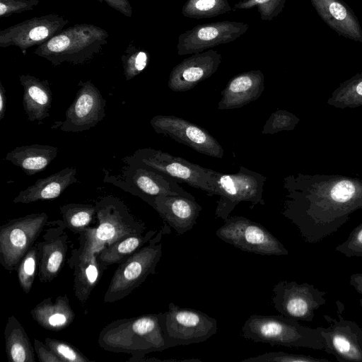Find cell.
<instances>
[{
    "label": "cell",
    "mask_w": 362,
    "mask_h": 362,
    "mask_svg": "<svg viewBox=\"0 0 362 362\" xmlns=\"http://www.w3.org/2000/svg\"><path fill=\"white\" fill-rule=\"evenodd\" d=\"M162 313L118 319L100 332L98 344L107 351L132 355L129 361H141L145 355L168 348L162 324Z\"/></svg>",
    "instance_id": "obj_1"
},
{
    "label": "cell",
    "mask_w": 362,
    "mask_h": 362,
    "mask_svg": "<svg viewBox=\"0 0 362 362\" xmlns=\"http://www.w3.org/2000/svg\"><path fill=\"white\" fill-rule=\"evenodd\" d=\"M98 226L90 227L80 234V245L72 251L87 256L127 236L144 233L146 226L130 212L125 203L107 195L95 203Z\"/></svg>",
    "instance_id": "obj_2"
},
{
    "label": "cell",
    "mask_w": 362,
    "mask_h": 362,
    "mask_svg": "<svg viewBox=\"0 0 362 362\" xmlns=\"http://www.w3.org/2000/svg\"><path fill=\"white\" fill-rule=\"evenodd\" d=\"M108 33L99 26L74 24L37 46L33 53L54 66L63 63L83 64L101 52L108 42Z\"/></svg>",
    "instance_id": "obj_3"
},
{
    "label": "cell",
    "mask_w": 362,
    "mask_h": 362,
    "mask_svg": "<svg viewBox=\"0 0 362 362\" xmlns=\"http://www.w3.org/2000/svg\"><path fill=\"white\" fill-rule=\"evenodd\" d=\"M240 335L255 342L271 346L324 350V339L318 327L300 325L298 320L279 315L254 314L245 322Z\"/></svg>",
    "instance_id": "obj_4"
},
{
    "label": "cell",
    "mask_w": 362,
    "mask_h": 362,
    "mask_svg": "<svg viewBox=\"0 0 362 362\" xmlns=\"http://www.w3.org/2000/svg\"><path fill=\"white\" fill-rule=\"evenodd\" d=\"M170 233V226L164 222L162 228L146 245L119 264L104 295L105 303L122 300L140 286L149 275L156 274V268L162 257V238Z\"/></svg>",
    "instance_id": "obj_5"
},
{
    "label": "cell",
    "mask_w": 362,
    "mask_h": 362,
    "mask_svg": "<svg viewBox=\"0 0 362 362\" xmlns=\"http://www.w3.org/2000/svg\"><path fill=\"white\" fill-rule=\"evenodd\" d=\"M267 177L263 175L240 166L235 173L228 174L209 169L208 178L211 196L218 195L215 211L216 218L226 221L235 207L242 202L264 205L263 187Z\"/></svg>",
    "instance_id": "obj_6"
},
{
    "label": "cell",
    "mask_w": 362,
    "mask_h": 362,
    "mask_svg": "<svg viewBox=\"0 0 362 362\" xmlns=\"http://www.w3.org/2000/svg\"><path fill=\"white\" fill-rule=\"evenodd\" d=\"M125 164L143 167L165 175L179 183H185L205 191L211 196L208 178L209 168L194 164L186 159L160 150L140 148L124 158Z\"/></svg>",
    "instance_id": "obj_7"
},
{
    "label": "cell",
    "mask_w": 362,
    "mask_h": 362,
    "mask_svg": "<svg viewBox=\"0 0 362 362\" xmlns=\"http://www.w3.org/2000/svg\"><path fill=\"white\" fill-rule=\"evenodd\" d=\"M126 165L119 175H112L103 169L104 182L139 197L153 208L156 198L160 195L182 196L196 200L178 182L143 167Z\"/></svg>",
    "instance_id": "obj_8"
},
{
    "label": "cell",
    "mask_w": 362,
    "mask_h": 362,
    "mask_svg": "<svg viewBox=\"0 0 362 362\" xmlns=\"http://www.w3.org/2000/svg\"><path fill=\"white\" fill-rule=\"evenodd\" d=\"M161 324L168 348L187 346L207 340L217 332V320L195 309L173 303L162 313Z\"/></svg>",
    "instance_id": "obj_9"
},
{
    "label": "cell",
    "mask_w": 362,
    "mask_h": 362,
    "mask_svg": "<svg viewBox=\"0 0 362 362\" xmlns=\"http://www.w3.org/2000/svg\"><path fill=\"white\" fill-rule=\"evenodd\" d=\"M48 223L45 212L33 213L8 220L0 228V263L9 273L35 245Z\"/></svg>",
    "instance_id": "obj_10"
},
{
    "label": "cell",
    "mask_w": 362,
    "mask_h": 362,
    "mask_svg": "<svg viewBox=\"0 0 362 362\" xmlns=\"http://www.w3.org/2000/svg\"><path fill=\"white\" fill-rule=\"evenodd\" d=\"M216 234L223 241L244 252L261 255L288 254L284 245L264 226L244 216H228Z\"/></svg>",
    "instance_id": "obj_11"
},
{
    "label": "cell",
    "mask_w": 362,
    "mask_h": 362,
    "mask_svg": "<svg viewBox=\"0 0 362 362\" xmlns=\"http://www.w3.org/2000/svg\"><path fill=\"white\" fill-rule=\"evenodd\" d=\"M327 293L308 283L281 281L273 288L272 302L281 315L312 322L315 312L326 303Z\"/></svg>",
    "instance_id": "obj_12"
},
{
    "label": "cell",
    "mask_w": 362,
    "mask_h": 362,
    "mask_svg": "<svg viewBox=\"0 0 362 362\" xmlns=\"http://www.w3.org/2000/svg\"><path fill=\"white\" fill-rule=\"evenodd\" d=\"M337 317L324 315L328 326L319 327L324 339V351L340 362H362V328L342 316L344 305L336 301Z\"/></svg>",
    "instance_id": "obj_13"
},
{
    "label": "cell",
    "mask_w": 362,
    "mask_h": 362,
    "mask_svg": "<svg viewBox=\"0 0 362 362\" xmlns=\"http://www.w3.org/2000/svg\"><path fill=\"white\" fill-rule=\"evenodd\" d=\"M76 97L67 108L65 119L57 122L52 129L65 132H81L96 126L105 116L106 100L90 81H80Z\"/></svg>",
    "instance_id": "obj_14"
},
{
    "label": "cell",
    "mask_w": 362,
    "mask_h": 362,
    "mask_svg": "<svg viewBox=\"0 0 362 362\" xmlns=\"http://www.w3.org/2000/svg\"><path fill=\"white\" fill-rule=\"evenodd\" d=\"M157 134L173 140L206 156L222 158L224 151L219 142L205 129L174 115H158L150 121Z\"/></svg>",
    "instance_id": "obj_15"
},
{
    "label": "cell",
    "mask_w": 362,
    "mask_h": 362,
    "mask_svg": "<svg viewBox=\"0 0 362 362\" xmlns=\"http://www.w3.org/2000/svg\"><path fill=\"white\" fill-rule=\"evenodd\" d=\"M248 28L247 23L229 21L199 24L178 36L177 53L180 56L192 54L233 42Z\"/></svg>",
    "instance_id": "obj_16"
},
{
    "label": "cell",
    "mask_w": 362,
    "mask_h": 362,
    "mask_svg": "<svg viewBox=\"0 0 362 362\" xmlns=\"http://www.w3.org/2000/svg\"><path fill=\"white\" fill-rule=\"evenodd\" d=\"M69 23L64 16L47 14L35 16L0 30V47H18L23 54L60 33Z\"/></svg>",
    "instance_id": "obj_17"
},
{
    "label": "cell",
    "mask_w": 362,
    "mask_h": 362,
    "mask_svg": "<svg viewBox=\"0 0 362 362\" xmlns=\"http://www.w3.org/2000/svg\"><path fill=\"white\" fill-rule=\"evenodd\" d=\"M48 227L37 243L38 250V277L42 283H49L64 267L69 250V236L60 220L48 222Z\"/></svg>",
    "instance_id": "obj_18"
},
{
    "label": "cell",
    "mask_w": 362,
    "mask_h": 362,
    "mask_svg": "<svg viewBox=\"0 0 362 362\" xmlns=\"http://www.w3.org/2000/svg\"><path fill=\"white\" fill-rule=\"evenodd\" d=\"M221 58V54L213 49L192 54L173 68L168 81V88L175 92L192 89L218 70Z\"/></svg>",
    "instance_id": "obj_19"
},
{
    "label": "cell",
    "mask_w": 362,
    "mask_h": 362,
    "mask_svg": "<svg viewBox=\"0 0 362 362\" xmlns=\"http://www.w3.org/2000/svg\"><path fill=\"white\" fill-rule=\"evenodd\" d=\"M264 90V76L259 70H250L234 76L221 91L218 103L220 110L240 108L257 100Z\"/></svg>",
    "instance_id": "obj_20"
},
{
    "label": "cell",
    "mask_w": 362,
    "mask_h": 362,
    "mask_svg": "<svg viewBox=\"0 0 362 362\" xmlns=\"http://www.w3.org/2000/svg\"><path fill=\"white\" fill-rule=\"evenodd\" d=\"M153 209L170 227L178 234H184L197 223L202 207L191 199L176 195H160Z\"/></svg>",
    "instance_id": "obj_21"
},
{
    "label": "cell",
    "mask_w": 362,
    "mask_h": 362,
    "mask_svg": "<svg viewBox=\"0 0 362 362\" xmlns=\"http://www.w3.org/2000/svg\"><path fill=\"white\" fill-rule=\"evenodd\" d=\"M76 169L66 167L48 177L38 179L33 185L21 190L13 199L15 204H30L59 197L71 185L78 182Z\"/></svg>",
    "instance_id": "obj_22"
},
{
    "label": "cell",
    "mask_w": 362,
    "mask_h": 362,
    "mask_svg": "<svg viewBox=\"0 0 362 362\" xmlns=\"http://www.w3.org/2000/svg\"><path fill=\"white\" fill-rule=\"evenodd\" d=\"M19 81L23 87V107L28 120L42 124L49 116L52 93L47 80L30 75L21 74Z\"/></svg>",
    "instance_id": "obj_23"
},
{
    "label": "cell",
    "mask_w": 362,
    "mask_h": 362,
    "mask_svg": "<svg viewBox=\"0 0 362 362\" xmlns=\"http://www.w3.org/2000/svg\"><path fill=\"white\" fill-rule=\"evenodd\" d=\"M322 19L338 34L362 42V30L352 11L340 0H310Z\"/></svg>",
    "instance_id": "obj_24"
},
{
    "label": "cell",
    "mask_w": 362,
    "mask_h": 362,
    "mask_svg": "<svg viewBox=\"0 0 362 362\" xmlns=\"http://www.w3.org/2000/svg\"><path fill=\"white\" fill-rule=\"evenodd\" d=\"M32 318L42 328L58 332L67 328L75 319V313L66 294L53 300L52 297L43 299L30 311Z\"/></svg>",
    "instance_id": "obj_25"
},
{
    "label": "cell",
    "mask_w": 362,
    "mask_h": 362,
    "mask_svg": "<svg viewBox=\"0 0 362 362\" xmlns=\"http://www.w3.org/2000/svg\"><path fill=\"white\" fill-rule=\"evenodd\" d=\"M97 254L82 256L71 252L69 259V265L74 270V294L83 306L105 272L99 264Z\"/></svg>",
    "instance_id": "obj_26"
},
{
    "label": "cell",
    "mask_w": 362,
    "mask_h": 362,
    "mask_svg": "<svg viewBox=\"0 0 362 362\" xmlns=\"http://www.w3.org/2000/svg\"><path fill=\"white\" fill-rule=\"evenodd\" d=\"M57 153L56 146L35 144L16 147L7 153L5 160L19 167L27 175H33L44 170Z\"/></svg>",
    "instance_id": "obj_27"
},
{
    "label": "cell",
    "mask_w": 362,
    "mask_h": 362,
    "mask_svg": "<svg viewBox=\"0 0 362 362\" xmlns=\"http://www.w3.org/2000/svg\"><path fill=\"white\" fill-rule=\"evenodd\" d=\"M158 231L156 229H153L145 233L132 235L104 247L97 254L100 267L105 271L109 266L113 264H119L123 262L146 245Z\"/></svg>",
    "instance_id": "obj_28"
},
{
    "label": "cell",
    "mask_w": 362,
    "mask_h": 362,
    "mask_svg": "<svg viewBox=\"0 0 362 362\" xmlns=\"http://www.w3.org/2000/svg\"><path fill=\"white\" fill-rule=\"evenodd\" d=\"M6 352L10 362H35V349L21 322L13 316L8 317L4 329Z\"/></svg>",
    "instance_id": "obj_29"
},
{
    "label": "cell",
    "mask_w": 362,
    "mask_h": 362,
    "mask_svg": "<svg viewBox=\"0 0 362 362\" xmlns=\"http://www.w3.org/2000/svg\"><path fill=\"white\" fill-rule=\"evenodd\" d=\"M62 225L76 234L90 228L96 216L95 206L88 204L70 203L60 206Z\"/></svg>",
    "instance_id": "obj_30"
},
{
    "label": "cell",
    "mask_w": 362,
    "mask_h": 362,
    "mask_svg": "<svg viewBox=\"0 0 362 362\" xmlns=\"http://www.w3.org/2000/svg\"><path fill=\"white\" fill-rule=\"evenodd\" d=\"M232 10L228 0H187L181 13L187 18L201 19L214 18Z\"/></svg>",
    "instance_id": "obj_31"
},
{
    "label": "cell",
    "mask_w": 362,
    "mask_h": 362,
    "mask_svg": "<svg viewBox=\"0 0 362 362\" xmlns=\"http://www.w3.org/2000/svg\"><path fill=\"white\" fill-rule=\"evenodd\" d=\"M121 61L125 78L129 81L142 72L148 66L149 54L145 49L130 43L122 55Z\"/></svg>",
    "instance_id": "obj_32"
},
{
    "label": "cell",
    "mask_w": 362,
    "mask_h": 362,
    "mask_svg": "<svg viewBox=\"0 0 362 362\" xmlns=\"http://www.w3.org/2000/svg\"><path fill=\"white\" fill-rule=\"evenodd\" d=\"M38 264V250L35 243L21 260L17 268L20 286L26 294H28L32 288Z\"/></svg>",
    "instance_id": "obj_33"
},
{
    "label": "cell",
    "mask_w": 362,
    "mask_h": 362,
    "mask_svg": "<svg viewBox=\"0 0 362 362\" xmlns=\"http://www.w3.org/2000/svg\"><path fill=\"white\" fill-rule=\"evenodd\" d=\"M286 0H247L240 1L234 5L233 10L257 8L262 21H270L276 18L284 8Z\"/></svg>",
    "instance_id": "obj_34"
},
{
    "label": "cell",
    "mask_w": 362,
    "mask_h": 362,
    "mask_svg": "<svg viewBox=\"0 0 362 362\" xmlns=\"http://www.w3.org/2000/svg\"><path fill=\"white\" fill-rule=\"evenodd\" d=\"M241 362H329L327 358H315L309 355L289 354L279 351H270L245 358Z\"/></svg>",
    "instance_id": "obj_35"
},
{
    "label": "cell",
    "mask_w": 362,
    "mask_h": 362,
    "mask_svg": "<svg viewBox=\"0 0 362 362\" xmlns=\"http://www.w3.org/2000/svg\"><path fill=\"white\" fill-rule=\"evenodd\" d=\"M45 343L60 358L62 362H90L80 350L76 349L70 343L57 339L47 337Z\"/></svg>",
    "instance_id": "obj_36"
},
{
    "label": "cell",
    "mask_w": 362,
    "mask_h": 362,
    "mask_svg": "<svg viewBox=\"0 0 362 362\" xmlns=\"http://www.w3.org/2000/svg\"><path fill=\"white\" fill-rule=\"evenodd\" d=\"M335 250L347 257H362V223L349 233L346 240Z\"/></svg>",
    "instance_id": "obj_37"
},
{
    "label": "cell",
    "mask_w": 362,
    "mask_h": 362,
    "mask_svg": "<svg viewBox=\"0 0 362 362\" xmlns=\"http://www.w3.org/2000/svg\"><path fill=\"white\" fill-rule=\"evenodd\" d=\"M39 4V0H0V17L32 11Z\"/></svg>",
    "instance_id": "obj_38"
},
{
    "label": "cell",
    "mask_w": 362,
    "mask_h": 362,
    "mask_svg": "<svg viewBox=\"0 0 362 362\" xmlns=\"http://www.w3.org/2000/svg\"><path fill=\"white\" fill-rule=\"evenodd\" d=\"M292 122L291 116L285 111L278 110L271 114L266 121L262 133L263 134H273L279 131L288 128Z\"/></svg>",
    "instance_id": "obj_39"
},
{
    "label": "cell",
    "mask_w": 362,
    "mask_h": 362,
    "mask_svg": "<svg viewBox=\"0 0 362 362\" xmlns=\"http://www.w3.org/2000/svg\"><path fill=\"white\" fill-rule=\"evenodd\" d=\"M355 192V187L350 181L342 180L332 189L330 196L335 202L346 204L351 199Z\"/></svg>",
    "instance_id": "obj_40"
},
{
    "label": "cell",
    "mask_w": 362,
    "mask_h": 362,
    "mask_svg": "<svg viewBox=\"0 0 362 362\" xmlns=\"http://www.w3.org/2000/svg\"><path fill=\"white\" fill-rule=\"evenodd\" d=\"M34 349L40 362H62L60 358L44 342L34 339Z\"/></svg>",
    "instance_id": "obj_41"
},
{
    "label": "cell",
    "mask_w": 362,
    "mask_h": 362,
    "mask_svg": "<svg viewBox=\"0 0 362 362\" xmlns=\"http://www.w3.org/2000/svg\"><path fill=\"white\" fill-rule=\"evenodd\" d=\"M100 3L105 2L112 8L119 12L126 17L132 16L133 9L129 0H97Z\"/></svg>",
    "instance_id": "obj_42"
},
{
    "label": "cell",
    "mask_w": 362,
    "mask_h": 362,
    "mask_svg": "<svg viewBox=\"0 0 362 362\" xmlns=\"http://www.w3.org/2000/svg\"><path fill=\"white\" fill-rule=\"evenodd\" d=\"M349 284L354 289L362 295V273H356L351 275L349 279Z\"/></svg>",
    "instance_id": "obj_43"
},
{
    "label": "cell",
    "mask_w": 362,
    "mask_h": 362,
    "mask_svg": "<svg viewBox=\"0 0 362 362\" xmlns=\"http://www.w3.org/2000/svg\"><path fill=\"white\" fill-rule=\"evenodd\" d=\"M6 104V90H5L2 83L0 82V120H1L5 116Z\"/></svg>",
    "instance_id": "obj_44"
},
{
    "label": "cell",
    "mask_w": 362,
    "mask_h": 362,
    "mask_svg": "<svg viewBox=\"0 0 362 362\" xmlns=\"http://www.w3.org/2000/svg\"><path fill=\"white\" fill-rule=\"evenodd\" d=\"M356 91L359 95H362V81L357 85Z\"/></svg>",
    "instance_id": "obj_45"
},
{
    "label": "cell",
    "mask_w": 362,
    "mask_h": 362,
    "mask_svg": "<svg viewBox=\"0 0 362 362\" xmlns=\"http://www.w3.org/2000/svg\"><path fill=\"white\" fill-rule=\"evenodd\" d=\"M359 303H360L361 308L362 309V299L359 300Z\"/></svg>",
    "instance_id": "obj_46"
},
{
    "label": "cell",
    "mask_w": 362,
    "mask_h": 362,
    "mask_svg": "<svg viewBox=\"0 0 362 362\" xmlns=\"http://www.w3.org/2000/svg\"><path fill=\"white\" fill-rule=\"evenodd\" d=\"M240 1H247V0H240Z\"/></svg>",
    "instance_id": "obj_47"
}]
</instances>
